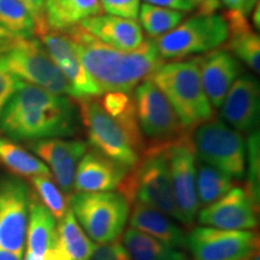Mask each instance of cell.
<instances>
[{
	"mask_svg": "<svg viewBox=\"0 0 260 260\" xmlns=\"http://www.w3.org/2000/svg\"><path fill=\"white\" fill-rule=\"evenodd\" d=\"M65 32L102 93H130L165 63L154 40L147 39L136 50L122 51L99 41L81 25Z\"/></svg>",
	"mask_w": 260,
	"mask_h": 260,
	"instance_id": "6da1fadb",
	"label": "cell"
},
{
	"mask_svg": "<svg viewBox=\"0 0 260 260\" xmlns=\"http://www.w3.org/2000/svg\"><path fill=\"white\" fill-rule=\"evenodd\" d=\"M77 110L70 98L21 81L0 116V129L16 141L68 138L77 130Z\"/></svg>",
	"mask_w": 260,
	"mask_h": 260,
	"instance_id": "7a4b0ae2",
	"label": "cell"
},
{
	"mask_svg": "<svg viewBox=\"0 0 260 260\" xmlns=\"http://www.w3.org/2000/svg\"><path fill=\"white\" fill-rule=\"evenodd\" d=\"M171 144V142H170ZM169 144L147 146L140 160L126 174L118 189L129 205L141 203L180 219L168 160Z\"/></svg>",
	"mask_w": 260,
	"mask_h": 260,
	"instance_id": "3957f363",
	"label": "cell"
},
{
	"mask_svg": "<svg viewBox=\"0 0 260 260\" xmlns=\"http://www.w3.org/2000/svg\"><path fill=\"white\" fill-rule=\"evenodd\" d=\"M151 79L168 98L188 132L214 117L201 83L199 58L164 63Z\"/></svg>",
	"mask_w": 260,
	"mask_h": 260,
	"instance_id": "277c9868",
	"label": "cell"
},
{
	"mask_svg": "<svg viewBox=\"0 0 260 260\" xmlns=\"http://www.w3.org/2000/svg\"><path fill=\"white\" fill-rule=\"evenodd\" d=\"M195 154L201 162L232 178H243L247 168V141L242 133L213 117L190 132Z\"/></svg>",
	"mask_w": 260,
	"mask_h": 260,
	"instance_id": "5b68a950",
	"label": "cell"
},
{
	"mask_svg": "<svg viewBox=\"0 0 260 260\" xmlns=\"http://www.w3.org/2000/svg\"><path fill=\"white\" fill-rule=\"evenodd\" d=\"M69 207L90 239L106 243L119 239L128 222L130 205L121 193H75Z\"/></svg>",
	"mask_w": 260,
	"mask_h": 260,
	"instance_id": "8992f818",
	"label": "cell"
},
{
	"mask_svg": "<svg viewBox=\"0 0 260 260\" xmlns=\"http://www.w3.org/2000/svg\"><path fill=\"white\" fill-rule=\"evenodd\" d=\"M0 64L23 82L75 99L69 81L37 39H19L11 50L0 54Z\"/></svg>",
	"mask_w": 260,
	"mask_h": 260,
	"instance_id": "52a82bcc",
	"label": "cell"
},
{
	"mask_svg": "<svg viewBox=\"0 0 260 260\" xmlns=\"http://www.w3.org/2000/svg\"><path fill=\"white\" fill-rule=\"evenodd\" d=\"M228 39L224 16L197 14L181 22L160 38L154 39L162 59H183L216 50Z\"/></svg>",
	"mask_w": 260,
	"mask_h": 260,
	"instance_id": "ba28073f",
	"label": "cell"
},
{
	"mask_svg": "<svg viewBox=\"0 0 260 260\" xmlns=\"http://www.w3.org/2000/svg\"><path fill=\"white\" fill-rule=\"evenodd\" d=\"M79 110L93 149L128 169L138 164L141 154L133 147L122 126L103 109L98 98L79 100Z\"/></svg>",
	"mask_w": 260,
	"mask_h": 260,
	"instance_id": "9c48e42d",
	"label": "cell"
},
{
	"mask_svg": "<svg viewBox=\"0 0 260 260\" xmlns=\"http://www.w3.org/2000/svg\"><path fill=\"white\" fill-rule=\"evenodd\" d=\"M133 98L142 134L153 144H170L190 133L151 77L138 84Z\"/></svg>",
	"mask_w": 260,
	"mask_h": 260,
	"instance_id": "30bf717a",
	"label": "cell"
},
{
	"mask_svg": "<svg viewBox=\"0 0 260 260\" xmlns=\"http://www.w3.org/2000/svg\"><path fill=\"white\" fill-rule=\"evenodd\" d=\"M186 247L194 260H246L259 249V237L248 230L197 226L186 235Z\"/></svg>",
	"mask_w": 260,
	"mask_h": 260,
	"instance_id": "8fae6325",
	"label": "cell"
},
{
	"mask_svg": "<svg viewBox=\"0 0 260 260\" xmlns=\"http://www.w3.org/2000/svg\"><path fill=\"white\" fill-rule=\"evenodd\" d=\"M168 160L172 189L180 216L184 225H193L199 211L197 195V154L190 140V133L168 146Z\"/></svg>",
	"mask_w": 260,
	"mask_h": 260,
	"instance_id": "7c38bea8",
	"label": "cell"
},
{
	"mask_svg": "<svg viewBox=\"0 0 260 260\" xmlns=\"http://www.w3.org/2000/svg\"><path fill=\"white\" fill-rule=\"evenodd\" d=\"M31 194L19 178L0 181V249L23 255Z\"/></svg>",
	"mask_w": 260,
	"mask_h": 260,
	"instance_id": "4fadbf2b",
	"label": "cell"
},
{
	"mask_svg": "<svg viewBox=\"0 0 260 260\" xmlns=\"http://www.w3.org/2000/svg\"><path fill=\"white\" fill-rule=\"evenodd\" d=\"M259 205L247 188L233 187L220 199L205 206L198 214L199 223L223 230H253L258 225Z\"/></svg>",
	"mask_w": 260,
	"mask_h": 260,
	"instance_id": "5bb4252c",
	"label": "cell"
},
{
	"mask_svg": "<svg viewBox=\"0 0 260 260\" xmlns=\"http://www.w3.org/2000/svg\"><path fill=\"white\" fill-rule=\"evenodd\" d=\"M40 39L48 54L73 87L75 99L83 100L102 95V90L83 67L68 32L50 30Z\"/></svg>",
	"mask_w": 260,
	"mask_h": 260,
	"instance_id": "9a60e30c",
	"label": "cell"
},
{
	"mask_svg": "<svg viewBox=\"0 0 260 260\" xmlns=\"http://www.w3.org/2000/svg\"><path fill=\"white\" fill-rule=\"evenodd\" d=\"M30 149L39 159L50 165L56 184L70 198L77 164L89 149L88 144L82 140L54 138L34 141Z\"/></svg>",
	"mask_w": 260,
	"mask_h": 260,
	"instance_id": "2e32d148",
	"label": "cell"
},
{
	"mask_svg": "<svg viewBox=\"0 0 260 260\" xmlns=\"http://www.w3.org/2000/svg\"><path fill=\"white\" fill-rule=\"evenodd\" d=\"M259 84L254 76L241 74L224 98L222 117L240 133L255 132L259 123Z\"/></svg>",
	"mask_w": 260,
	"mask_h": 260,
	"instance_id": "e0dca14e",
	"label": "cell"
},
{
	"mask_svg": "<svg viewBox=\"0 0 260 260\" xmlns=\"http://www.w3.org/2000/svg\"><path fill=\"white\" fill-rule=\"evenodd\" d=\"M198 58L205 94L211 106L219 109L230 87L242 74L241 61L223 48H216Z\"/></svg>",
	"mask_w": 260,
	"mask_h": 260,
	"instance_id": "ac0fdd59",
	"label": "cell"
},
{
	"mask_svg": "<svg viewBox=\"0 0 260 260\" xmlns=\"http://www.w3.org/2000/svg\"><path fill=\"white\" fill-rule=\"evenodd\" d=\"M129 170L95 149H88L77 164L74 189L77 193L112 191L118 188Z\"/></svg>",
	"mask_w": 260,
	"mask_h": 260,
	"instance_id": "d6986e66",
	"label": "cell"
},
{
	"mask_svg": "<svg viewBox=\"0 0 260 260\" xmlns=\"http://www.w3.org/2000/svg\"><path fill=\"white\" fill-rule=\"evenodd\" d=\"M80 25L99 41L117 50H136L146 40L141 25L134 18L98 15L86 19Z\"/></svg>",
	"mask_w": 260,
	"mask_h": 260,
	"instance_id": "ffe728a7",
	"label": "cell"
},
{
	"mask_svg": "<svg viewBox=\"0 0 260 260\" xmlns=\"http://www.w3.org/2000/svg\"><path fill=\"white\" fill-rule=\"evenodd\" d=\"M224 18L228 24L226 50L245 63L253 73L259 74L260 39L254 28L249 24L247 16L240 10L228 9Z\"/></svg>",
	"mask_w": 260,
	"mask_h": 260,
	"instance_id": "44dd1931",
	"label": "cell"
},
{
	"mask_svg": "<svg viewBox=\"0 0 260 260\" xmlns=\"http://www.w3.org/2000/svg\"><path fill=\"white\" fill-rule=\"evenodd\" d=\"M130 225L154 237L171 248L186 247V234L165 213L148 205L135 203L130 212Z\"/></svg>",
	"mask_w": 260,
	"mask_h": 260,
	"instance_id": "7402d4cb",
	"label": "cell"
},
{
	"mask_svg": "<svg viewBox=\"0 0 260 260\" xmlns=\"http://www.w3.org/2000/svg\"><path fill=\"white\" fill-rule=\"evenodd\" d=\"M103 109L122 126L133 147L140 154L147 147L145 136L140 128L134 98L124 92H105L98 98Z\"/></svg>",
	"mask_w": 260,
	"mask_h": 260,
	"instance_id": "603a6c76",
	"label": "cell"
},
{
	"mask_svg": "<svg viewBox=\"0 0 260 260\" xmlns=\"http://www.w3.org/2000/svg\"><path fill=\"white\" fill-rule=\"evenodd\" d=\"M27 252L44 255L52 247L59 243L58 229L54 217L38 199L31 198L29 205L27 226Z\"/></svg>",
	"mask_w": 260,
	"mask_h": 260,
	"instance_id": "cb8c5ba5",
	"label": "cell"
},
{
	"mask_svg": "<svg viewBox=\"0 0 260 260\" xmlns=\"http://www.w3.org/2000/svg\"><path fill=\"white\" fill-rule=\"evenodd\" d=\"M103 12L100 0H57L46 6V21L50 30L67 31Z\"/></svg>",
	"mask_w": 260,
	"mask_h": 260,
	"instance_id": "d4e9b609",
	"label": "cell"
},
{
	"mask_svg": "<svg viewBox=\"0 0 260 260\" xmlns=\"http://www.w3.org/2000/svg\"><path fill=\"white\" fill-rule=\"evenodd\" d=\"M123 245L132 260H186V255L177 249L171 248L164 243L129 228L123 235Z\"/></svg>",
	"mask_w": 260,
	"mask_h": 260,
	"instance_id": "484cf974",
	"label": "cell"
},
{
	"mask_svg": "<svg viewBox=\"0 0 260 260\" xmlns=\"http://www.w3.org/2000/svg\"><path fill=\"white\" fill-rule=\"evenodd\" d=\"M0 161L19 176L28 178L51 176L50 169L41 159L9 139L0 138Z\"/></svg>",
	"mask_w": 260,
	"mask_h": 260,
	"instance_id": "4316f807",
	"label": "cell"
},
{
	"mask_svg": "<svg viewBox=\"0 0 260 260\" xmlns=\"http://www.w3.org/2000/svg\"><path fill=\"white\" fill-rule=\"evenodd\" d=\"M58 236L60 243L71 260H90L94 243L80 228L76 217L69 207L58 224Z\"/></svg>",
	"mask_w": 260,
	"mask_h": 260,
	"instance_id": "83f0119b",
	"label": "cell"
},
{
	"mask_svg": "<svg viewBox=\"0 0 260 260\" xmlns=\"http://www.w3.org/2000/svg\"><path fill=\"white\" fill-rule=\"evenodd\" d=\"M197 184L198 201L201 206L214 203L233 188V178L218 169L210 167L205 162L197 164Z\"/></svg>",
	"mask_w": 260,
	"mask_h": 260,
	"instance_id": "f1b7e54d",
	"label": "cell"
},
{
	"mask_svg": "<svg viewBox=\"0 0 260 260\" xmlns=\"http://www.w3.org/2000/svg\"><path fill=\"white\" fill-rule=\"evenodd\" d=\"M0 28L18 39L37 35L34 18L21 0H0Z\"/></svg>",
	"mask_w": 260,
	"mask_h": 260,
	"instance_id": "f546056e",
	"label": "cell"
},
{
	"mask_svg": "<svg viewBox=\"0 0 260 260\" xmlns=\"http://www.w3.org/2000/svg\"><path fill=\"white\" fill-rule=\"evenodd\" d=\"M138 17L142 30L157 39L176 28L183 21L184 12L145 3L140 5Z\"/></svg>",
	"mask_w": 260,
	"mask_h": 260,
	"instance_id": "4dcf8cb0",
	"label": "cell"
},
{
	"mask_svg": "<svg viewBox=\"0 0 260 260\" xmlns=\"http://www.w3.org/2000/svg\"><path fill=\"white\" fill-rule=\"evenodd\" d=\"M35 191L40 198L41 204L52 213V216L60 220L69 209V203L64 198L63 191L51 180V176H37L30 178Z\"/></svg>",
	"mask_w": 260,
	"mask_h": 260,
	"instance_id": "1f68e13d",
	"label": "cell"
},
{
	"mask_svg": "<svg viewBox=\"0 0 260 260\" xmlns=\"http://www.w3.org/2000/svg\"><path fill=\"white\" fill-rule=\"evenodd\" d=\"M259 133L253 132L247 140V190L259 205V172H260Z\"/></svg>",
	"mask_w": 260,
	"mask_h": 260,
	"instance_id": "d6a6232c",
	"label": "cell"
},
{
	"mask_svg": "<svg viewBox=\"0 0 260 260\" xmlns=\"http://www.w3.org/2000/svg\"><path fill=\"white\" fill-rule=\"evenodd\" d=\"M100 3L109 15L134 19L139 16L140 0H100Z\"/></svg>",
	"mask_w": 260,
	"mask_h": 260,
	"instance_id": "836d02e7",
	"label": "cell"
},
{
	"mask_svg": "<svg viewBox=\"0 0 260 260\" xmlns=\"http://www.w3.org/2000/svg\"><path fill=\"white\" fill-rule=\"evenodd\" d=\"M93 260H132L124 245L117 239L115 241L94 246Z\"/></svg>",
	"mask_w": 260,
	"mask_h": 260,
	"instance_id": "e575fe53",
	"label": "cell"
},
{
	"mask_svg": "<svg viewBox=\"0 0 260 260\" xmlns=\"http://www.w3.org/2000/svg\"><path fill=\"white\" fill-rule=\"evenodd\" d=\"M21 80L15 75L9 73L8 70L0 64V116L4 111L6 104L11 99L16 90H17Z\"/></svg>",
	"mask_w": 260,
	"mask_h": 260,
	"instance_id": "d590c367",
	"label": "cell"
},
{
	"mask_svg": "<svg viewBox=\"0 0 260 260\" xmlns=\"http://www.w3.org/2000/svg\"><path fill=\"white\" fill-rule=\"evenodd\" d=\"M30 12L35 22V28H37V35L39 38L50 31L46 21V6H45V0H21Z\"/></svg>",
	"mask_w": 260,
	"mask_h": 260,
	"instance_id": "8d00e7d4",
	"label": "cell"
},
{
	"mask_svg": "<svg viewBox=\"0 0 260 260\" xmlns=\"http://www.w3.org/2000/svg\"><path fill=\"white\" fill-rule=\"evenodd\" d=\"M145 2L147 4L177 10V11L181 12H189L195 9L191 0H145Z\"/></svg>",
	"mask_w": 260,
	"mask_h": 260,
	"instance_id": "74e56055",
	"label": "cell"
},
{
	"mask_svg": "<svg viewBox=\"0 0 260 260\" xmlns=\"http://www.w3.org/2000/svg\"><path fill=\"white\" fill-rule=\"evenodd\" d=\"M194 8L198 9V14L212 15L220 8V0H191Z\"/></svg>",
	"mask_w": 260,
	"mask_h": 260,
	"instance_id": "f35d334b",
	"label": "cell"
},
{
	"mask_svg": "<svg viewBox=\"0 0 260 260\" xmlns=\"http://www.w3.org/2000/svg\"><path fill=\"white\" fill-rule=\"evenodd\" d=\"M18 40V38L14 37L12 34H10V32L4 30V29L0 28V54L11 50Z\"/></svg>",
	"mask_w": 260,
	"mask_h": 260,
	"instance_id": "ab89813d",
	"label": "cell"
},
{
	"mask_svg": "<svg viewBox=\"0 0 260 260\" xmlns=\"http://www.w3.org/2000/svg\"><path fill=\"white\" fill-rule=\"evenodd\" d=\"M259 4V0H241L240 3V11L243 15H249L253 11V9L255 8V5Z\"/></svg>",
	"mask_w": 260,
	"mask_h": 260,
	"instance_id": "60d3db41",
	"label": "cell"
},
{
	"mask_svg": "<svg viewBox=\"0 0 260 260\" xmlns=\"http://www.w3.org/2000/svg\"><path fill=\"white\" fill-rule=\"evenodd\" d=\"M23 255L17 254V253H12L5 249H0V260H22Z\"/></svg>",
	"mask_w": 260,
	"mask_h": 260,
	"instance_id": "b9f144b4",
	"label": "cell"
},
{
	"mask_svg": "<svg viewBox=\"0 0 260 260\" xmlns=\"http://www.w3.org/2000/svg\"><path fill=\"white\" fill-rule=\"evenodd\" d=\"M220 3H223V5L226 6L228 9L239 10L241 0H220Z\"/></svg>",
	"mask_w": 260,
	"mask_h": 260,
	"instance_id": "7bdbcfd3",
	"label": "cell"
},
{
	"mask_svg": "<svg viewBox=\"0 0 260 260\" xmlns=\"http://www.w3.org/2000/svg\"><path fill=\"white\" fill-rule=\"evenodd\" d=\"M253 10H254V12H253V23H254L256 29H259V4H256Z\"/></svg>",
	"mask_w": 260,
	"mask_h": 260,
	"instance_id": "ee69618b",
	"label": "cell"
},
{
	"mask_svg": "<svg viewBox=\"0 0 260 260\" xmlns=\"http://www.w3.org/2000/svg\"><path fill=\"white\" fill-rule=\"evenodd\" d=\"M23 260V259H22ZM24 260H44V256H39V255H35V254H31V253L27 252L25 253V256H24Z\"/></svg>",
	"mask_w": 260,
	"mask_h": 260,
	"instance_id": "f6af8a7d",
	"label": "cell"
},
{
	"mask_svg": "<svg viewBox=\"0 0 260 260\" xmlns=\"http://www.w3.org/2000/svg\"><path fill=\"white\" fill-rule=\"evenodd\" d=\"M246 260H260V255H259V249H258V251H255L254 253H253V254L249 255L248 258H247Z\"/></svg>",
	"mask_w": 260,
	"mask_h": 260,
	"instance_id": "bcb514c9",
	"label": "cell"
},
{
	"mask_svg": "<svg viewBox=\"0 0 260 260\" xmlns=\"http://www.w3.org/2000/svg\"><path fill=\"white\" fill-rule=\"evenodd\" d=\"M57 0H45V6H50L52 4H54Z\"/></svg>",
	"mask_w": 260,
	"mask_h": 260,
	"instance_id": "7dc6e473",
	"label": "cell"
},
{
	"mask_svg": "<svg viewBox=\"0 0 260 260\" xmlns=\"http://www.w3.org/2000/svg\"><path fill=\"white\" fill-rule=\"evenodd\" d=\"M186 260H187V259H186Z\"/></svg>",
	"mask_w": 260,
	"mask_h": 260,
	"instance_id": "c3c4849f",
	"label": "cell"
}]
</instances>
